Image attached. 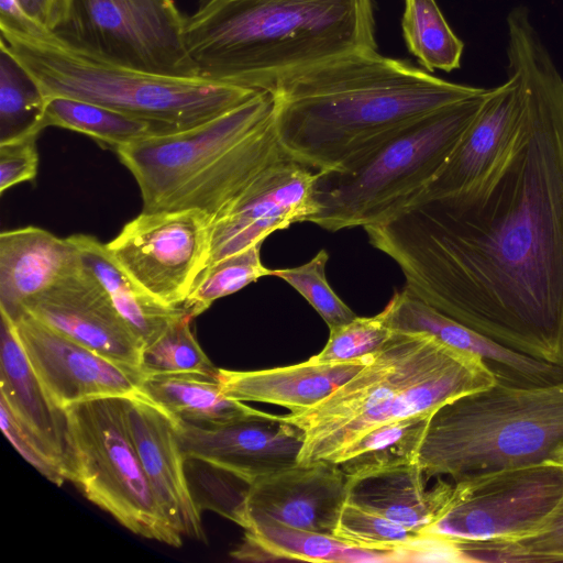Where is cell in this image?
Returning a JSON list of instances; mask_svg holds the SVG:
<instances>
[{"mask_svg": "<svg viewBox=\"0 0 563 563\" xmlns=\"http://www.w3.org/2000/svg\"><path fill=\"white\" fill-rule=\"evenodd\" d=\"M186 41L199 76L258 91L377 49L374 0H196Z\"/></svg>", "mask_w": 563, "mask_h": 563, "instance_id": "cell-3", "label": "cell"}, {"mask_svg": "<svg viewBox=\"0 0 563 563\" xmlns=\"http://www.w3.org/2000/svg\"><path fill=\"white\" fill-rule=\"evenodd\" d=\"M354 547L375 550L410 548L422 534L380 515L345 501L333 532Z\"/></svg>", "mask_w": 563, "mask_h": 563, "instance_id": "cell-35", "label": "cell"}, {"mask_svg": "<svg viewBox=\"0 0 563 563\" xmlns=\"http://www.w3.org/2000/svg\"><path fill=\"white\" fill-rule=\"evenodd\" d=\"M25 13L48 30L59 0H18Z\"/></svg>", "mask_w": 563, "mask_h": 563, "instance_id": "cell-40", "label": "cell"}, {"mask_svg": "<svg viewBox=\"0 0 563 563\" xmlns=\"http://www.w3.org/2000/svg\"><path fill=\"white\" fill-rule=\"evenodd\" d=\"M521 111L519 81L508 73L506 82L487 89L478 112L448 162L413 203L461 191L483 178L512 143Z\"/></svg>", "mask_w": 563, "mask_h": 563, "instance_id": "cell-19", "label": "cell"}, {"mask_svg": "<svg viewBox=\"0 0 563 563\" xmlns=\"http://www.w3.org/2000/svg\"><path fill=\"white\" fill-rule=\"evenodd\" d=\"M262 243L206 266L197 277L183 308L195 318L211 305L232 295L261 277L273 276V269L261 261Z\"/></svg>", "mask_w": 563, "mask_h": 563, "instance_id": "cell-33", "label": "cell"}, {"mask_svg": "<svg viewBox=\"0 0 563 563\" xmlns=\"http://www.w3.org/2000/svg\"><path fill=\"white\" fill-rule=\"evenodd\" d=\"M48 32L93 58L156 75L200 77L175 0H59Z\"/></svg>", "mask_w": 563, "mask_h": 563, "instance_id": "cell-10", "label": "cell"}, {"mask_svg": "<svg viewBox=\"0 0 563 563\" xmlns=\"http://www.w3.org/2000/svg\"><path fill=\"white\" fill-rule=\"evenodd\" d=\"M208 217L197 209L142 211L107 243L117 263L162 302L183 307L207 266Z\"/></svg>", "mask_w": 563, "mask_h": 563, "instance_id": "cell-12", "label": "cell"}, {"mask_svg": "<svg viewBox=\"0 0 563 563\" xmlns=\"http://www.w3.org/2000/svg\"><path fill=\"white\" fill-rule=\"evenodd\" d=\"M46 98L0 40V144L37 136L45 125Z\"/></svg>", "mask_w": 563, "mask_h": 563, "instance_id": "cell-30", "label": "cell"}, {"mask_svg": "<svg viewBox=\"0 0 563 563\" xmlns=\"http://www.w3.org/2000/svg\"><path fill=\"white\" fill-rule=\"evenodd\" d=\"M36 137L0 144V192L36 177L38 154Z\"/></svg>", "mask_w": 563, "mask_h": 563, "instance_id": "cell-39", "label": "cell"}, {"mask_svg": "<svg viewBox=\"0 0 563 563\" xmlns=\"http://www.w3.org/2000/svg\"><path fill=\"white\" fill-rule=\"evenodd\" d=\"M374 51L338 57L275 87L284 152L318 172H342L415 121L483 92Z\"/></svg>", "mask_w": 563, "mask_h": 563, "instance_id": "cell-2", "label": "cell"}, {"mask_svg": "<svg viewBox=\"0 0 563 563\" xmlns=\"http://www.w3.org/2000/svg\"><path fill=\"white\" fill-rule=\"evenodd\" d=\"M347 495V476L334 462L314 461L257 479L243 503L244 529L252 519L333 536Z\"/></svg>", "mask_w": 563, "mask_h": 563, "instance_id": "cell-17", "label": "cell"}, {"mask_svg": "<svg viewBox=\"0 0 563 563\" xmlns=\"http://www.w3.org/2000/svg\"><path fill=\"white\" fill-rule=\"evenodd\" d=\"M175 429L186 460L252 483L298 464L303 432L284 416L254 409L221 423L176 421Z\"/></svg>", "mask_w": 563, "mask_h": 563, "instance_id": "cell-13", "label": "cell"}, {"mask_svg": "<svg viewBox=\"0 0 563 563\" xmlns=\"http://www.w3.org/2000/svg\"><path fill=\"white\" fill-rule=\"evenodd\" d=\"M45 125L86 134L114 151L146 136L169 132L114 109L63 96L46 97Z\"/></svg>", "mask_w": 563, "mask_h": 563, "instance_id": "cell-29", "label": "cell"}, {"mask_svg": "<svg viewBox=\"0 0 563 563\" xmlns=\"http://www.w3.org/2000/svg\"><path fill=\"white\" fill-rule=\"evenodd\" d=\"M1 37L46 97L104 106L168 131L188 129L246 101L258 90L202 77H173L110 64L36 34L0 30Z\"/></svg>", "mask_w": 563, "mask_h": 563, "instance_id": "cell-7", "label": "cell"}, {"mask_svg": "<svg viewBox=\"0 0 563 563\" xmlns=\"http://www.w3.org/2000/svg\"><path fill=\"white\" fill-rule=\"evenodd\" d=\"M426 477L418 463L347 477L346 501L421 533L442 514L453 490L443 479L427 489Z\"/></svg>", "mask_w": 563, "mask_h": 563, "instance_id": "cell-24", "label": "cell"}, {"mask_svg": "<svg viewBox=\"0 0 563 563\" xmlns=\"http://www.w3.org/2000/svg\"><path fill=\"white\" fill-rule=\"evenodd\" d=\"M329 330L327 344L321 352L309 357L308 363L332 364L367 357L376 352L393 332L380 312L374 317L356 316L353 320Z\"/></svg>", "mask_w": 563, "mask_h": 563, "instance_id": "cell-37", "label": "cell"}, {"mask_svg": "<svg viewBox=\"0 0 563 563\" xmlns=\"http://www.w3.org/2000/svg\"><path fill=\"white\" fill-rule=\"evenodd\" d=\"M0 399L43 451L74 476V455L66 409L49 396L33 371L19 340L15 324L0 309Z\"/></svg>", "mask_w": 563, "mask_h": 563, "instance_id": "cell-20", "label": "cell"}, {"mask_svg": "<svg viewBox=\"0 0 563 563\" xmlns=\"http://www.w3.org/2000/svg\"><path fill=\"white\" fill-rule=\"evenodd\" d=\"M13 322L33 371L59 407L137 391L140 368L106 358L25 311Z\"/></svg>", "mask_w": 563, "mask_h": 563, "instance_id": "cell-15", "label": "cell"}, {"mask_svg": "<svg viewBox=\"0 0 563 563\" xmlns=\"http://www.w3.org/2000/svg\"><path fill=\"white\" fill-rule=\"evenodd\" d=\"M24 311L106 358L140 368L142 341L84 264L29 298Z\"/></svg>", "mask_w": 563, "mask_h": 563, "instance_id": "cell-16", "label": "cell"}, {"mask_svg": "<svg viewBox=\"0 0 563 563\" xmlns=\"http://www.w3.org/2000/svg\"><path fill=\"white\" fill-rule=\"evenodd\" d=\"M136 393L174 422L214 424L254 410L224 395L218 377L195 373L144 375Z\"/></svg>", "mask_w": 563, "mask_h": 563, "instance_id": "cell-27", "label": "cell"}, {"mask_svg": "<svg viewBox=\"0 0 563 563\" xmlns=\"http://www.w3.org/2000/svg\"><path fill=\"white\" fill-rule=\"evenodd\" d=\"M380 313L391 330L426 332L451 346L479 355L497 380L545 385L563 378V366L509 350L441 313L406 288L397 291Z\"/></svg>", "mask_w": 563, "mask_h": 563, "instance_id": "cell-21", "label": "cell"}, {"mask_svg": "<svg viewBox=\"0 0 563 563\" xmlns=\"http://www.w3.org/2000/svg\"><path fill=\"white\" fill-rule=\"evenodd\" d=\"M369 356L332 364H311L305 361L296 365L256 371L219 368L218 380L223 394L232 399L277 405L292 413L324 399L355 375Z\"/></svg>", "mask_w": 563, "mask_h": 563, "instance_id": "cell-23", "label": "cell"}, {"mask_svg": "<svg viewBox=\"0 0 563 563\" xmlns=\"http://www.w3.org/2000/svg\"><path fill=\"white\" fill-rule=\"evenodd\" d=\"M0 426L15 450L43 476L57 486H62L67 481L62 467L43 451L34 438L20 424L2 399H0Z\"/></svg>", "mask_w": 563, "mask_h": 563, "instance_id": "cell-38", "label": "cell"}, {"mask_svg": "<svg viewBox=\"0 0 563 563\" xmlns=\"http://www.w3.org/2000/svg\"><path fill=\"white\" fill-rule=\"evenodd\" d=\"M496 382L479 355L426 332L393 330L349 380L317 405L284 417L305 435L299 464L335 463L371 430L415 415H433Z\"/></svg>", "mask_w": 563, "mask_h": 563, "instance_id": "cell-4", "label": "cell"}, {"mask_svg": "<svg viewBox=\"0 0 563 563\" xmlns=\"http://www.w3.org/2000/svg\"><path fill=\"white\" fill-rule=\"evenodd\" d=\"M243 543L231 553L239 560H299L335 563L406 562L405 550L354 547L333 536L283 526L266 518L247 522Z\"/></svg>", "mask_w": 563, "mask_h": 563, "instance_id": "cell-25", "label": "cell"}, {"mask_svg": "<svg viewBox=\"0 0 563 563\" xmlns=\"http://www.w3.org/2000/svg\"><path fill=\"white\" fill-rule=\"evenodd\" d=\"M274 97L258 91L195 126L156 133L115 150L140 188L143 209H197L210 223L267 167L287 157Z\"/></svg>", "mask_w": 563, "mask_h": 563, "instance_id": "cell-5", "label": "cell"}, {"mask_svg": "<svg viewBox=\"0 0 563 563\" xmlns=\"http://www.w3.org/2000/svg\"><path fill=\"white\" fill-rule=\"evenodd\" d=\"M452 542L460 562H563V494L551 515L530 533L511 539Z\"/></svg>", "mask_w": 563, "mask_h": 563, "instance_id": "cell-31", "label": "cell"}, {"mask_svg": "<svg viewBox=\"0 0 563 563\" xmlns=\"http://www.w3.org/2000/svg\"><path fill=\"white\" fill-rule=\"evenodd\" d=\"M319 172L289 156L260 174L209 225L207 266L263 241L318 212L314 185Z\"/></svg>", "mask_w": 563, "mask_h": 563, "instance_id": "cell-14", "label": "cell"}, {"mask_svg": "<svg viewBox=\"0 0 563 563\" xmlns=\"http://www.w3.org/2000/svg\"><path fill=\"white\" fill-rule=\"evenodd\" d=\"M82 265L77 245L36 227L0 234V309L12 320L24 302Z\"/></svg>", "mask_w": 563, "mask_h": 563, "instance_id": "cell-22", "label": "cell"}, {"mask_svg": "<svg viewBox=\"0 0 563 563\" xmlns=\"http://www.w3.org/2000/svg\"><path fill=\"white\" fill-rule=\"evenodd\" d=\"M74 455L71 482L92 504L133 533L172 547L181 534L164 515L129 428L124 397H102L66 408Z\"/></svg>", "mask_w": 563, "mask_h": 563, "instance_id": "cell-9", "label": "cell"}, {"mask_svg": "<svg viewBox=\"0 0 563 563\" xmlns=\"http://www.w3.org/2000/svg\"><path fill=\"white\" fill-rule=\"evenodd\" d=\"M70 239L78 247L82 264L100 282L144 349L154 343L172 322L188 314L183 307L168 306L142 288L117 263L107 245L95 236L75 234Z\"/></svg>", "mask_w": 563, "mask_h": 563, "instance_id": "cell-26", "label": "cell"}, {"mask_svg": "<svg viewBox=\"0 0 563 563\" xmlns=\"http://www.w3.org/2000/svg\"><path fill=\"white\" fill-rule=\"evenodd\" d=\"M552 463L563 466V378L545 385L497 380L430 418L418 464L453 481Z\"/></svg>", "mask_w": 563, "mask_h": 563, "instance_id": "cell-6", "label": "cell"}, {"mask_svg": "<svg viewBox=\"0 0 563 563\" xmlns=\"http://www.w3.org/2000/svg\"><path fill=\"white\" fill-rule=\"evenodd\" d=\"M329 254L319 251L308 263L283 269H273L276 276L295 288L320 314L329 329L353 320L356 314L334 292L325 277Z\"/></svg>", "mask_w": 563, "mask_h": 563, "instance_id": "cell-36", "label": "cell"}, {"mask_svg": "<svg viewBox=\"0 0 563 563\" xmlns=\"http://www.w3.org/2000/svg\"><path fill=\"white\" fill-rule=\"evenodd\" d=\"M563 494V466L505 468L454 481L452 495L426 537L485 541L537 530Z\"/></svg>", "mask_w": 563, "mask_h": 563, "instance_id": "cell-11", "label": "cell"}, {"mask_svg": "<svg viewBox=\"0 0 563 563\" xmlns=\"http://www.w3.org/2000/svg\"><path fill=\"white\" fill-rule=\"evenodd\" d=\"M431 416L415 415L384 423L349 445L335 463L347 477L418 463Z\"/></svg>", "mask_w": 563, "mask_h": 563, "instance_id": "cell-28", "label": "cell"}, {"mask_svg": "<svg viewBox=\"0 0 563 563\" xmlns=\"http://www.w3.org/2000/svg\"><path fill=\"white\" fill-rule=\"evenodd\" d=\"M124 406L132 439L164 515L181 536L205 540L174 421L137 393L124 397Z\"/></svg>", "mask_w": 563, "mask_h": 563, "instance_id": "cell-18", "label": "cell"}, {"mask_svg": "<svg viewBox=\"0 0 563 563\" xmlns=\"http://www.w3.org/2000/svg\"><path fill=\"white\" fill-rule=\"evenodd\" d=\"M401 26L408 49L424 69L452 71L460 67L464 44L435 0H405Z\"/></svg>", "mask_w": 563, "mask_h": 563, "instance_id": "cell-32", "label": "cell"}, {"mask_svg": "<svg viewBox=\"0 0 563 563\" xmlns=\"http://www.w3.org/2000/svg\"><path fill=\"white\" fill-rule=\"evenodd\" d=\"M487 89L407 125L342 172H319L310 222L335 232L383 223L412 205L441 172Z\"/></svg>", "mask_w": 563, "mask_h": 563, "instance_id": "cell-8", "label": "cell"}, {"mask_svg": "<svg viewBox=\"0 0 563 563\" xmlns=\"http://www.w3.org/2000/svg\"><path fill=\"white\" fill-rule=\"evenodd\" d=\"M507 57L522 111L506 153L472 186L364 229L411 295L563 366V77L530 24L508 32Z\"/></svg>", "mask_w": 563, "mask_h": 563, "instance_id": "cell-1", "label": "cell"}, {"mask_svg": "<svg viewBox=\"0 0 563 563\" xmlns=\"http://www.w3.org/2000/svg\"><path fill=\"white\" fill-rule=\"evenodd\" d=\"M192 318L185 314L143 350L140 368L144 375L195 373L218 377L219 368L206 355L191 329Z\"/></svg>", "mask_w": 563, "mask_h": 563, "instance_id": "cell-34", "label": "cell"}]
</instances>
